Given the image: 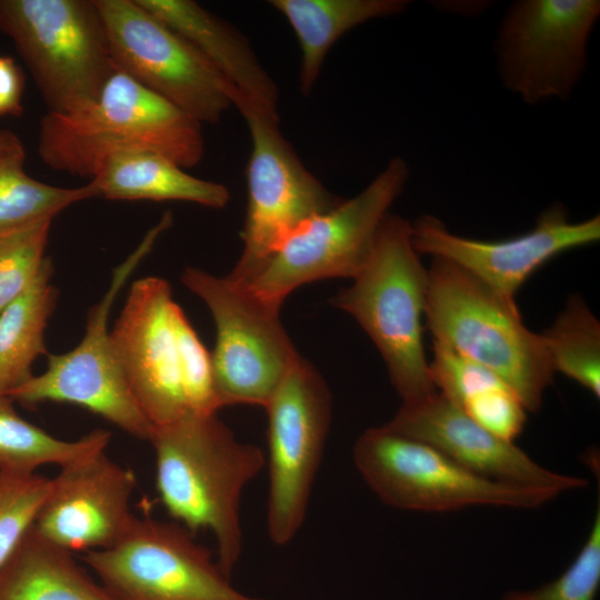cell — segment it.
<instances>
[{
  "label": "cell",
  "mask_w": 600,
  "mask_h": 600,
  "mask_svg": "<svg viewBox=\"0 0 600 600\" xmlns=\"http://www.w3.org/2000/svg\"><path fill=\"white\" fill-rule=\"evenodd\" d=\"M432 349V382L439 393L460 408L474 396L507 384L491 370L442 343L433 341Z\"/></svg>",
  "instance_id": "obj_31"
},
{
  "label": "cell",
  "mask_w": 600,
  "mask_h": 600,
  "mask_svg": "<svg viewBox=\"0 0 600 600\" xmlns=\"http://www.w3.org/2000/svg\"><path fill=\"white\" fill-rule=\"evenodd\" d=\"M136 487L134 473L101 451L50 478L32 528L73 554L107 549L134 518L130 502Z\"/></svg>",
  "instance_id": "obj_17"
},
{
  "label": "cell",
  "mask_w": 600,
  "mask_h": 600,
  "mask_svg": "<svg viewBox=\"0 0 600 600\" xmlns=\"http://www.w3.org/2000/svg\"><path fill=\"white\" fill-rule=\"evenodd\" d=\"M427 269L424 324L433 341L494 372L527 411L539 410L554 371L517 303L446 259L432 257Z\"/></svg>",
  "instance_id": "obj_4"
},
{
  "label": "cell",
  "mask_w": 600,
  "mask_h": 600,
  "mask_svg": "<svg viewBox=\"0 0 600 600\" xmlns=\"http://www.w3.org/2000/svg\"><path fill=\"white\" fill-rule=\"evenodd\" d=\"M24 76L13 58L0 56V117L23 113Z\"/></svg>",
  "instance_id": "obj_33"
},
{
  "label": "cell",
  "mask_w": 600,
  "mask_h": 600,
  "mask_svg": "<svg viewBox=\"0 0 600 600\" xmlns=\"http://www.w3.org/2000/svg\"><path fill=\"white\" fill-rule=\"evenodd\" d=\"M171 224L172 214L167 211L113 270L109 288L88 313L81 341L68 352L48 353L46 370L7 397L27 407L47 401L80 406L136 438L150 439L153 428L129 389L108 323L118 293Z\"/></svg>",
  "instance_id": "obj_9"
},
{
  "label": "cell",
  "mask_w": 600,
  "mask_h": 600,
  "mask_svg": "<svg viewBox=\"0 0 600 600\" xmlns=\"http://www.w3.org/2000/svg\"><path fill=\"white\" fill-rule=\"evenodd\" d=\"M408 179V163L400 157L392 158L357 196L297 228L244 284L264 301L281 307L289 293L306 283L353 279Z\"/></svg>",
  "instance_id": "obj_7"
},
{
  "label": "cell",
  "mask_w": 600,
  "mask_h": 600,
  "mask_svg": "<svg viewBox=\"0 0 600 600\" xmlns=\"http://www.w3.org/2000/svg\"><path fill=\"white\" fill-rule=\"evenodd\" d=\"M21 148L23 146L16 133L0 128V159Z\"/></svg>",
  "instance_id": "obj_34"
},
{
  "label": "cell",
  "mask_w": 600,
  "mask_h": 600,
  "mask_svg": "<svg viewBox=\"0 0 600 600\" xmlns=\"http://www.w3.org/2000/svg\"><path fill=\"white\" fill-rule=\"evenodd\" d=\"M554 372L600 397V323L580 296H572L540 333Z\"/></svg>",
  "instance_id": "obj_26"
},
{
  "label": "cell",
  "mask_w": 600,
  "mask_h": 600,
  "mask_svg": "<svg viewBox=\"0 0 600 600\" xmlns=\"http://www.w3.org/2000/svg\"><path fill=\"white\" fill-rule=\"evenodd\" d=\"M114 66L202 123L220 121L236 93L187 40L137 0H96Z\"/></svg>",
  "instance_id": "obj_13"
},
{
  "label": "cell",
  "mask_w": 600,
  "mask_h": 600,
  "mask_svg": "<svg viewBox=\"0 0 600 600\" xmlns=\"http://www.w3.org/2000/svg\"><path fill=\"white\" fill-rule=\"evenodd\" d=\"M98 197L109 200L188 201L222 209L229 189L199 179L173 160L156 152H123L109 158L90 180Z\"/></svg>",
  "instance_id": "obj_20"
},
{
  "label": "cell",
  "mask_w": 600,
  "mask_h": 600,
  "mask_svg": "<svg viewBox=\"0 0 600 600\" xmlns=\"http://www.w3.org/2000/svg\"><path fill=\"white\" fill-rule=\"evenodd\" d=\"M461 409L492 434L512 442L522 432L528 412L507 384L474 396Z\"/></svg>",
  "instance_id": "obj_32"
},
{
  "label": "cell",
  "mask_w": 600,
  "mask_h": 600,
  "mask_svg": "<svg viewBox=\"0 0 600 600\" xmlns=\"http://www.w3.org/2000/svg\"><path fill=\"white\" fill-rule=\"evenodd\" d=\"M50 478L0 472V570L32 527Z\"/></svg>",
  "instance_id": "obj_27"
},
{
  "label": "cell",
  "mask_w": 600,
  "mask_h": 600,
  "mask_svg": "<svg viewBox=\"0 0 600 600\" xmlns=\"http://www.w3.org/2000/svg\"><path fill=\"white\" fill-rule=\"evenodd\" d=\"M133 151L194 167L204 154L202 127L117 67L90 104L68 114L47 112L39 124L40 159L72 176L91 180L109 158Z\"/></svg>",
  "instance_id": "obj_2"
},
{
  "label": "cell",
  "mask_w": 600,
  "mask_h": 600,
  "mask_svg": "<svg viewBox=\"0 0 600 600\" xmlns=\"http://www.w3.org/2000/svg\"><path fill=\"white\" fill-rule=\"evenodd\" d=\"M599 17L598 0L513 2L494 43L502 84L527 104L567 101L586 71Z\"/></svg>",
  "instance_id": "obj_11"
},
{
  "label": "cell",
  "mask_w": 600,
  "mask_h": 600,
  "mask_svg": "<svg viewBox=\"0 0 600 600\" xmlns=\"http://www.w3.org/2000/svg\"><path fill=\"white\" fill-rule=\"evenodd\" d=\"M51 222L0 236V313L27 290L42 268Z\"/></svg>",
  "instance_id": "obj_28"
},
{
  "label": "cell",
  "mask_w": 600,
  "mask_h": 600,
  "mask_svg": "<svg viewBox=\"0 0 600 600\" xmlns=\"http://www.w3.org/2000/svg\"><path fill=\"white\" fill-rule=\"evenodd\" d=\"M268 413L267 532L276 546L290 543L307 517L331 421V394L302 357L264 407Z\"/></svg>",
  "instance_id": "obj_12"
},
{
  "label": "cell",
  "mask_w": 600,
  "mask_h": 600,
  "mask_svg": "<svg viewBox=\"0 0 600 600\" xmlns=\"http://www.w3.org/2000/svg\"><path fill=\"white\" fill-rule=\"evenodd\" d=\"M411 226L412 243L420 256L456 263L512 302L521 286L547 261L600 239L599 216L573 222L561 202L543 210L530 231L502 240L456 234L430 214L419 217Z\"/></svg>",
  "instance_id": "obj_16"
},
{
  "label": "cell",
  "mask_w": 600,
  "mask_h": 600,
  "mask_svg": "<svg viewBox=\"0 0 600 600\" xmlns=\"http://www.w3.org/2000/svg\"><path fill=\"white\" fill-rule=\"evenodd\" d=\"M0 32L30 70L48 112L87 107L116 68L96 0H0Z\"/></svg>",
  "instance_id": "obj_5"
},
{
  "label": "cell",
  "mask_w": 600,
  "mask_h": 600,
  "mask_svg": "<svg viewBox=\"0 0 600 600\" xmlns=\"http://www.w3.org/2000/svg\"><path fill=\"white\" fill-rule=\"evenodd\" d=\"M111 433L97 429L77 440H62L24 420L13 400L0 396V472L33 474L44 464L60 468L106 451Z\"/></svg>",
  "instance_id": "obj_24"
},
{
  "label": "cell",
  "mask_w": 600,
  "mask_h": 600,
  "mask_svg": "<svg viewBox=\"0 0 600 600\" xmlns=\"http://www.w3.org/2000/svg\"><path fill=\"white\" fill-rule=\"evenodd\" d=\"M113 600H266L239 591L182 524L134 516L111 547L81 554Z\"/></svg>",
  "instance_id": "obj_10"
},
{
  "label": "cell",
  "mask_w": 600,
  "mask_h": 600,
  "mask_svg": "<svg viewBox=\"0 0 600 600\" xmlns=\"http://www.w3.org/2000/svg\"><path fill=\"white\" fill-rule=\"evenodd\" d=\"M406 0H271L293 29L300 47L299 89L309 94L332 44L351 29L401 13Z\"/></svg>",
  "instance_id": "obj_22"
},
{
  "label": "cell",
  "mask_w": 600,
  "mask_h": 600,
  "mask_svg": "<svg viewBox=\"0 0 600 600\" xmlns=\"http://www.w3.org/2000/svg\"><path fill=\"white\" fill-rule=\"evenodd\" d=\"M156 488L173 521L210 531L217 562L230 577L241 558V497L262 470L260 447L237 439L217 413L189 412L152 430Z\"/></svg>",
  "instance_id": "obj_1"
},
{
  "label": "cell",
  "mask_w": 600,
  "mask_h": 600,
  "mask_svg": "<svg viewBox=\"0 0 600 600\" xmlns=\"http://www.w3.org/2000/svg\"><path fill=\"white\" fill-rule=\"evenodd\" d=\"M350 287L330 302L350 314L380 352L402 402L437 392L423 348L428 269L412 243V226L389 213Z\"/></svg>",
  "instance_id": "obj_3"
},
{
  "label": "cell",
  "mask_w": 600,
  "mask_h": 600,
  "mask_svg": "<svg viewBox=\"0 0 600 600\" xmlns=\"http://www.w3.org/2000/svg\"><path fill=\"white\" fill-rule=\"evenodd\" d=\"M352 458L373 493L402 510L447 512L478 506L534 509L559 496L474 473L430 444L384 424L359 436Z\"/></svg>",
  "instance_id": "obj_6"
},
{
  "label": "cell",
  "mask_w": 600,
  "mask_h": 600,
  "mask_svg": "<svg viewBox=\"0 0 600 600\" xmlns=\"http://www.w3.org/2000/svg\"><path fill=\"white\" fill-rule=\"evenodd\" d=\"M384 426L426 442L468 470L497 481L559 494L589 484L584 478L542 467L514 442L482 428L438 391L418 401L402 402Z\"/></svg>",
  "instance_id": "obj_18"
},
{
  "label": "cell",
  "mask_w": 600,
  "mask_h": 600,
  "mask_svg": "<svg viewBox=\"0 0 600 600\" xmlns=\"http://www.w3.org/2000/svg\"><path fill=\"white\" fill-rule=\"evenodd\" d=\"M181 282L210 310L217 339L211 352L220 409L232 404L264 408L301 356L279 317L280 308L244 283L194 267Z\"/></svg>",
  "instance_id": "obj_8"
},
{
  "label": "cell",
  "mask_w": 600,
  "mask_h": 600,
  "mask_svg": "<svg viewBox=\"0 0 600 600\" xmlns=\"http://www.w3.org/2000/svg\"><path fill=\"white\" fill-rule=\"evenodd\" d=\"M193 48L230 84L234 107L242 116L254 113L279 121L278 88L258 60L249 41L229 22L192 0H137Z\"/></svg>",
  "instance_id": "obj_19"
},
{
  "label": "cell",
  "mask_w": 600,
  "mask_h": 600,
  "mask_svg": "<svg viewBox=\"0 0 600 600\" xmlns=\"http://www.w3.org/2000/svg\"><path fill=\"white\" fill-rule=\"evenodd\" d=\"M24 148L0 159V236L52 219L69 206L98 198L91 182L77 188L43 183L24 171Z\"/></svg>",
  "instance_id": "obj_25"
},
{
  "label": "cell",
  "mask_w": 600,
  "mask_h": 600,
  "mask_svg": "<svg viewBox=\"0 0 600 600\" xmlns=\"http://www.w3.org/2000/svg\"><path fill=\"white\" fill-rule=\"evenodd\" d=\"M0 600H113L73 557L31 527L0 570Z\"/></svg>",
  "instance_id": "obj_21"
},
{
  "label": "cell",
  "mask_w": 600,
  "mask_h": 600,
  "mask_svg": "<svg viewBox=\"0 0 600 600\" xmlns=\"http://www.w3.org/2000/svg\"><path fill=\"white\" fill-rule=\"evenodd\" d=\"M251 136L247 166L248 203L241 231L243 249L230 278L248 282L302 223L342 199L304 167L278 122L243 116Z\"/></svg>",
  "instance_id": "obj_14"
},
{
  "label": "cell",
  "mask_w": 600,
  "mask_h": 600,
  "mask_svg": "<svg viewBox=\"0 0 600 600\" xmlns=\"http://www.w3.org/2000/svg\"><path fill=\"white\" fill-rule=\"evenodd\" d=\"M600 587V507L571 564L554 580L530 590H513L502 600H596Z\"/></svg>",
  "instance_id": "obj_29"
},
{
  "label": "cell",
  "mask_w": 600,
  "mask_h": 600,
  "mask_svg": "<svg viewBox=\"0 0 600 600\" xmlns=\"http://www.w3.org/2000/svg\"><path fill=\"white\" fill-rule=\"evenodd\" d=\"M173 319L189 410L201 414L217 413L220 406L214 390L211 352L206 349L179 306Z\"/></svg>",
  "instance_id": "obj_30"
},
{
  "label": "cell",
  "mask_w": 600,
  "mask_h": 600,
  "mask_svg": "<svg viewBox=\"0 0 600 600\" xmlns=\"http://www.w3.org/2000/svg\"><path fill=\"white\" fill-rule=\"evenodd\" d=\"M52 273L47 257L32 283L0 313V396L32 378L36 359L48 354L44 330L58 298Z\"/></svg>",
  "instance_id": "obj_23"
},
{
  "label": "cell",
  "mask_w": 600,
  "mask_h": 600,
  "mask_svg": "<svg viewBox=\"0 0 600 600\" xmlns=\"http://www.w3.org/2000/svg\"><path fill=\"white\" fill-rule=\"evenodd\" d=\"M169 282L136 280L111 330L118 362L129 389L152 428L189 413L174 329Z\"/></svg>",
  "instance_id": "obj_15"
}]
</instances>
